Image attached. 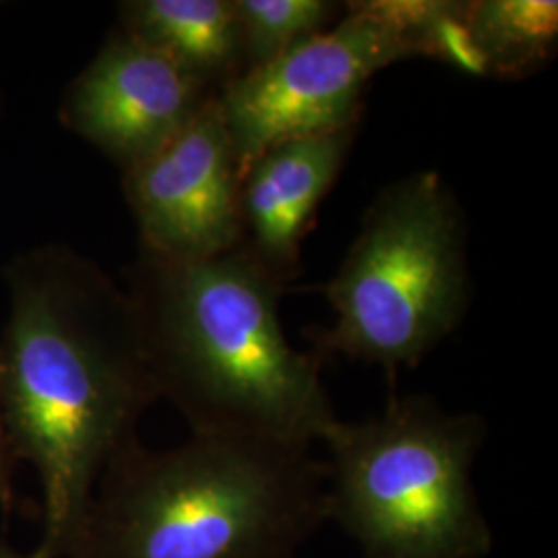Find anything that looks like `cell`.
Wrapping results in <instances>:
<instances>
[{
	"label": "cell",
	"instance_id": "cell-12",
	"mask_svg": "<svg viewBox=\"0 0 558 558\" xmlns=\"http://www.w3.org/2000/svg\"><path fill=\"white\" fill-rule=\"evenodd\" d=\"M341 4L329 0H234L242 38V73L265 66L300 41L331 27Z\"/></svg>",
	"mask_w": 558,
	"mask_h": 558
},
{
	"label": "cell",
	"instance_id": "cell-11",
	"mask_svg": "<svg viewBox=\"0 0 558 558\" xmlns=\"http://www.w3.org/2000/svg\"><path fill=\"white\" fill-rule=\"evenodd\" d=\"M465 21L488 77L530 75L555 54V0H470Z\"/></svg>",
	"mask_w": 558,
	"mask_h": 558
},
{
	"label": "cell",
	"instance_id": "cell-13",
	"mask_svg": "<svg viewBox=\"0 0 558 558\" xmlns=\"http://www.w3.org/2000/svg\"><path fill=\"white\" fill-rule=\"evenodd\" d=\"M17 458L13 453L7 420H4V403H2V368H0V513L4 519L15 511L17 497H15V468Z\"/></svg>",
	"mask_w": 558,
	"mask_h": 558
},
{
	"label": "cell",
	"instance_id": "cell-4",
	"mask_svg": "<svg viewBox=\"0 0 558 558\" xmlns=\"http://www.w3.org/2000/svg\"><path fill=\"white\" fill-rule=\"evenodd\" d=\"M484 439L478 414L391 391L380 414L338 420L323 440L325 518L362 558H486L495 534L472 482Z\"/></svg>",
	"mask_w": 558,
	"mask_h": 558
},
{
	"label": "cell",
	"instance_id": "cell-5",
	"mask_svg": "<svg viewBox=\"0 0 558 558\" xmlns=\"http://www.w3.org/2000/svg\"><path fill=\"white\" fill-rule=\"evenodd\" d=\"M325 296L336 320L315 331L313 354L375 364L391 380L458 329L470 304L465 221L439 172L380 191Z\"/></svg>",
	"mask_w": 558,
	"mask_h": 558
},
{
	"label": "cell",
	"instance_id": "cell-10",
	"mask_svg": "<svg viewBox=\"0 0 558 558\" xmlns=\"http://www.w3.org/2000/svg\"><path fill=\"white\" fill-rule=\"evenodd\" d=\"M120 32L172 60L211 92L242 73L234 0H126Z\"/></svg>",
	"mask_w": 558,
	"mask_h": 558
},
{
	"label": "cell",
	"instance_id": "cell-3",
	"mask_svg": "<svg viewBox=\"0 0 558 558\" xmlns=\"http://www.w3.org/2000/svg\"><path fill=\"white\" fill-rule=\"evenodd\" d=\"M325 518L313 447L191 435L131 442L101 474L66 558H294Z\"/></svg>",
	"mask_w": 558,
	"mask_h": 558
},
{
	"label": "cell",
	"instance_id": "cell-2",
	"mask_svg": "<svg viewBox=\"0 0 558 558\" xmlns=\"http://www.w3.org/2000/svg\"><path fill=\"white\" fill-rule=\"evenodd\" d=\"M283 290L244 246L197 260L140 248L126 292L147 366L193 435L313 447L336 426L320 360L283 333Z\"/></svg>",
	"mask_w": 558,
	"mask_h": 558
},
{
	"label": "cell",
	"instance_id": "cell-1",
	"mask_svg": "<svg viewBox=\"0 0 558 558\" xmlns=\"http://www.w3.org/2000/svg\"><path fill=\"white\" fill-rule=\"evenodd\" d=\"M9 317L0 339L2 403L17 461L41 482L34 558H66L110 461L137 439L158 401L126 290L62 244L2 269Z\"/></svg>",
	"mask_w": 558,
	"mask_h": 558
},
{
	"label": "cell",
	"instance_id": "cell-14",
	"mask_svg": "<svg viewBox=\"0 0 558 558\" xmlns=\"http://www.w3.org/2000/svg\"><path fill=\"white\" fill-rule=\"evenodd\" d=\"M0 558H34V555H21V553H15L11 546H7L4 542H0Z\"/></svg>",
	"mask_w": 558,
	"mask_h": 558
},
{
	"label": "cell",
	"instance_id": "cell-9",
	"mask_svg": "<svg viewBox=\"0 0 558 558\" xmlns=\"http://www.w3.org/2000/svg\"><path fill=\"white\" fill-rule=\"evenodd\" d=\"M354 135L356 126H350L281 141L242 170V246L283 286L299 274L302 242L338 180Z\"/></svg>",
	"mask_w": 558,
	"mask_h": 558
},
{
	"label": "cell",
	"instance_id": "cell-7",
	"mask_svg": "<svg viewBox=\"0 0 558 558\" xmlns=\"http://www.w3.org/2000/svg\"><path fill=\"white\" fill-rule=\"evenodd\" d=\"M140 248L197 260L242 246L240 168L218 94L151 158L122 172Z\"/></svg>",
	"mask_w": 558,
	"mask_h": 558
},
{
	"label": "cell",
	"instance_id": "cell-8",
	"mask_svg": "<svg viewBox=\"0 0 558 558\" xmlns=\"http://www.w3.org/2000/svg\"><path fill=\"white\" fill-rule=\"evenodd\" d=\"M214 94L117 29L69 83L59 119L126 172L174 140Z\"/></svg>",
	"mask_w": 558,
	"mask_h": 558
},
{
	"label": "cell",
	"instance_id": "cell-6",
	"mask_svg": "<svg viewBox=\"0 0 558 558\" xmlns=\"http://www.w3.org/2000/svg\"><path fill=\"white\" fill-rule=\"evenodd\" d=\"M331 27L279 59L244 71L220 92L221 114L242 170L271 145L356 126L368 81L416 59L379 0L345 4Z\"/></svg>",
	"mask_w": 558,
	"mask_h": 558
}]
</instances>
